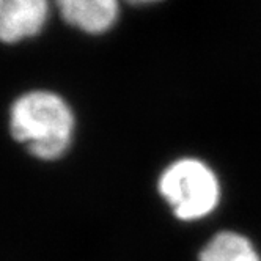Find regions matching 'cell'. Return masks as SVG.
<instances>
[{
    "mask_svg": "<svg viewBox=\"0 0 261 261\" xmlns=\"http://www.w3.org/2000/svg\"><path fill=\"white\" fill-rule=\"evenodd\" d=\"M74 126L71 107L54 91H29L10 109L11 136L43 161H55L68 151Z\"/></svg>",
    "mask_w": 261,
    "mask_h": 261,
    "instance_id": "obj_1",
    "label": "cell"
},
{
    "mask_svg": "<svg viewBox=\"0 0 261 261\" xmlns=\"http://www.w3.org/2000/svg\"><path fill=\"white\" fill-rule=\"evenodd\" d=\"M158 189L173 214L186 222L210 216L220 200L216 173L195 158H182L170 164L159 176Z\"/></svg>",
    "mask_w": 261,
    "mask_h": 261,
    "instance_id": "obj_2",
    "label": "cell"
},
{
    "mask_svg": "<svg viewBox=\"0 0 261 261\" xmlns=\"http://www.w3.org/2000/svg\"><path fill=\"white\" fill-rule=\"evenodd\" d=\"M49 16V0H0V36L8 44L36 36Z\"/></svg>",
    "mask_w": 261,
    "mask_h": 261,
    "instance_id": "obj_3",
    "label": "cell"
},
{
    "mask_svg": "<svg viewBox=\"0 0 261 261\" xmlns=\"http://www.w3.org/2000/svg\"><path fill=\"white\" fill-rule=\"evenodd\" d=\"M63 19L88 35H101L115 25L120 0H55Z\"/></svg>",
    "mask_w": 261,
    "mask_h": 261,
    "instance_id": "obj_4",
    "label": "cell"
},
{
    "mask_svg": "<svg viewBox=\"0 0 261 261\" xmlns=\"http://www.w3.org/2000/svg\"><path fill=\"white\" fill-rule=\"evenodd\" d=\"M198 261H261V258L246 236L220 231L204 246Z\"/></svg>",
    "mask_w": 261,
    "mask_h": 261,
    "instance_id": "obj_5",
    "label": "cell"
},
{
    "mask_svg": "<svg viewBox=\"0 0 261 261\" xmlns=\"http://www.w3.org/2000/svg\"><path fill=\"white\" fill-rule=\"evenodd\" d=\"M126 2L133 4V5H151V4L161 2V0H126Z\"/></svg>",
    "mask_w": 261,
    "mask_h": 261,
    "instance_id": "obj_6",
    "label": "cell"
}]
</instances>
